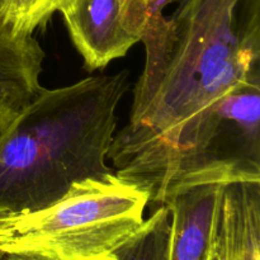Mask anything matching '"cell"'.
<instances>
[{
    "label": "cell",
    "instance_id": "16",
    "mask_svg": "<svg viewBox=\"0 0 260 260\" xmlns=\"http://www.w3.org/2000/svg\"><path fill=\"white\" fill-rule=\"evenodd\" d=\"M206 260H207V258H206Z\"/></svg>",
    "mask_w": 260,
    "mask_h": 260
},
{
    "label": "cell",
    "instance_id": "14",
    "mask_svg": "<svg viewBox=\"0 0 260 260\" xmlns=\"http://www.w3.org/2000/svg\"><path fill=\"white\" fill-rule=\"evenodd\" d=\"M207 260H220V256H218V253H217V250H216L215 245H213V241L212 240H211L210 249H208Z\"/></svg>",
    "mask_w": 260,
    "mask_h": 260
},
{
    "label": "cell",
    "instance_id": "6",
    "mask_svg": "<svg viewBox=\"0 0 260 260\" xmlns=\"http://www.w3.org/2000/svg\"><path fill=\"white\" fill-rule=\"evenodd\" d=\"M212 241L220 260H260V182L223 185Z\"/></svg>",
    "mask_w": 260,
    "mask_h": 260
},
{
    "label": "cell",
    "instance_id": "4",
    "mask_svg": "<svg viewBox=\"0 0 260 260\" xmlns=\"http://www.w3.org/2000/svg\"><path fill=\"white\" fill-rule=\"evenodd\" d=\"M260 182V85L230 94L205 139L178 164L162 206L174 193L201 184Z\"/></svg>",
    "mask_w": 260,
    "mask_h": 260
},
{
    "label": "cell",
    "instance_id": "12",
    "mask_svg": "<svg viewBox=\"0 0 260 260\" xmlns=\"http://www.w3.org/2000/svg\"><path fill=\"white\" fill-rule=\"evenodd\" d=\"M17 112L18 109L14 107H10L8 104H0V132L8 126V123L12 121Z\"/></svg>",
    "mask_w": 260,
    "mask_h": 260
},
{
    "label": "cell",
    "instance_id": "17",
    "mask_svg": "<svg viewBox=\"0 0 260 260\" xmlns=\"http://www.w3.org/2000/svg\"><path fill=\"white\" fill-rule=\"evenodd\" d=\"M2 260H3V259H2Z\"/></svg>",
    "mask_w": 260,
    "mask_h": 260
},
{
    "label": "cell",
    "instance_id": "13",
    "mask_svg": "<svg viewBox=\"0 0 260 260\" xmlns=\"http://www.w3.org/2000/svg\"><path fill=\"white\" fill-rule=\"evenodd\" d=\"M12 216L13 213H10L9 211L4 210V208H0V230H3L8 225Z\"/></svg>",
    "mask_w": 260,
    "mask_h": 260
},
{
    "label": "cell",
    "instance_id": "10",
    "mask_svg": "<svg viewBox=\"0 0 260 260\" xmlns=\"http://www.w3.org/2000/svg\"><path fill=\"white\" fill-rule=\"evenodd\" d=\"M73 0H0V25L19 35L33 36Z\"/></svg>",
    "mask_w": 260,
    "mask_h": 260
},
{
    "label": "cell",
    "instance_id": "7",
    "mask_svg": "<svg viewBox=\"0 0 260 260\" xmlns=\"http://www.w3.org/2000/svg\"><path fill=\"white\" fill-rule=\"evenodd\" d=\"M222 184H201L174 193L165 203L172 217L170 260H206L220 207Z\"/></svg>",
    "mask_w": 260,
    "mask_h": 260
},
{
    "label": "cell",
    "instance_id": "5",
    "mask_svg": "<svg viewBox=\"0 0 260 260\" xmlns=\"http://www.w3.org/2000/svg\"><path fill=\"white\" fill-rule=\"evenodd\" d=\"M88 70H102L140 42L122 22V0H73L61 10Z\"/></svg>",
    "mask_w": 260,
    "mask_h": 260
},
{
    "label": "cell",
    "instance_id": "3",
    "mask_svg": "<svg viewBox=\"0 0 260 260\" xmlns=\"http://www.w3.org/2000/svg\"><path fill=\"white\" fill-rule=\"evenodd\" d=\"M150 194L116 173L75 182L51 205L13 215L3 260H113L145 222Z\"/></svg>",
    "mask_w": 260,
    "mask_h": 260
},
{
    "label": "cell",
    "instance_id": "1",
    "mask_svg": "<svg viewBox=\"0 0 260 260\" xmlns=\"http://www.w3.org/2000/svg\"><path fill=\"white\" fill-rule=\"evenodd\" d=\"M144 46L128 123L114 135L108 159L157 208L221 103L260 85V0H179Z\"/></svg>",
    "mask_w": 260,
    "mask_h": 260
},
{
    "label": "cell",
    "instance_id": "2",
    "mask_svg": "<svg viewBox=\"0 0 260 260\" xmlns=\"http://www.w3.org/2000/svg\"><path fill=\"white\" fill-rule=\"evenodd\" d=\"M129 71L42 88L0 132V208L33 212L75 182L113 173L107 165Z\"/></svg>",
    "mask_w": 260,
    "mask_h": 260
},
{
    "label": "cell",
    "instance_id": "9",
    "mask_svg": "<svg viewBox=\"0 0 260 260\" xmlns=\"http://www.w3.org/2000/svg\"><path fill=\"white\" fill-rule=\"evenodd\" d=\"M172 217L167 206L154 208L139 231L121 246L113 260H170Z\"/></svg>",
    "mask_w": 260,
    "mask_h": 260
},
{
    "label": "cell",
    "instance_id": "11",
    "mask_svg": "<svg viewBox=\"0 0 260 260\" xmlns=\"http://www.w3.org/2000/svg\"><path fill=\"white\" fill-rule=\"evenodd\" d=\"M179 0H122V22L140 42L151 40L161 27L165 8Z\"/></svg>",
    "mask_w": 260,
    "mask_h": 260
},
{
    "label": "cell",
    "instance_id": "15",
    "mask_svg": "<svg viewBox=\"0 0 260 260\" xmlns=\"http://www.w3.org/2000/svg\"><path fill=\"white\" fill-rule=\"evenodd\" d=\"M3 259V255H2V254H0V260H2Z\"/></svg>",
    "mask_w": 260,
    "mask_h": 260
},
{
    "label": "cell",
    "instance_id": "8",
    "mask_svg": "<svg viewBox=\"0 0 260 260\" xmlns=\"http://www.w3.org/2000/svg\"><path fill=\"white\" fill-rule=\"evenodd\" d=\"M45 57L33 36L0 25V104L20 109L40 93Z\"/></svg>",
    "mask_w": 260,
    "mask_h": 260
}]
</instances>
